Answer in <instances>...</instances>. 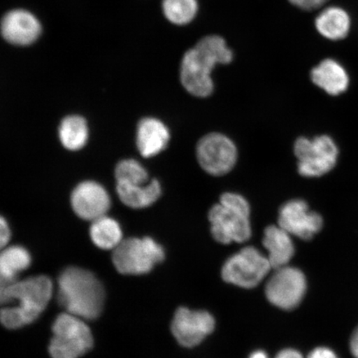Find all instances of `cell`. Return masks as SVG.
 Masks as SVG:
<instances>
[{
	"instance_id": "obj_7",
	"label": "cell",
	"mask_w": 358,
	"mask_h": 358,
	"mask_svg": "<svg viewBox=\"0 0 358 358\" xmlns=\"http://www.w3.org/2000/svg\"><path fill=\"white\" fill-rule=\"evenodd\" d=\"M294 152L298 159L301 176L316 178L328 173L337 164L338 149L332 138L320 136L313 140L299 138L294 143Z\"/></svg>"
},
{
	"instance_id": "obj_16",
	"label": "cell",
	"mask_w": 358,
	"mask_h": 358,
	"mask_svg": "<svg viewBox=\"0 0 358 358\" xmlns=\"http://www.w3.org/2000/svg\"><path fill=\"white\" fill-rule=\"evenodd\" d=\"M290 234L280 226H268L264 232L263 245L268 250V259L276 270L288 265L294 254Z\"/></svg>"
},
{
	"instance_id": "obj_5",
	"label": "cell",
	"mask_w": 358,
	"mask_h": 358,
	"mask_svg": "<svg viewBox=\"0 0 358 358\" xmlns=\"http://www.w3.org/2000/svg\"><path fill=\"white\" fill-rule=\"evenodd\" d=\"M49 345L52 358H79L91 350L93 336L84 320L69 313H61L52 326Z\"/></svg>"
},
{
	"instance_id": "obj_14",
	"label": "cell",
	"mask_w": 358,
	"mask_h": 358,
	"mask_svg": "<svg viewBox=\"0 0 358 358\" xmlns=\"http://www.w3.org/2000/svg\"><path fill=\"white\" fill-rule=\"evenodd\" d=\"M0 30L4 40L16 46H29L42 34V25L32 13L13 10L3 16Z\"/></svg>"
},
{
	"instance_id": "obj_20",
	"label": "cell",
	"mask_w": 358,
	"mask_h": 358,
	"mask_svg": "<svg viewBox=\"0 0 358 358\" xmlns=\"http://www.w3.org/2000/svg\"><path fill=\"white\" fill-rule=\"evenodd\" d=\"M90 236L93 243L102 250H115L123 241L120 224L106 215L92 222Z\"/></svg>"
},
{
	"instance_id": "obj_15",
	"label": "cell",
	"mask_w": 358,
	"mask_h": 358,
	"mask_svg": "<svg viewBox=\"0 0 358 358\" xmlns=\"http://www.w3.org/2000/svg\"><path fill=\"white\" fill-rule=\"evenodd\" d=\"M170 140L168 127L159 120L145 118L138 124L136 144L141 155L151 158L166 149Z\"/></svg>"
},
{
	"instance_id": "obj_23",
	"label": "cell",
	"mask_w": 358,
	"mask_h": 358,
	"mask_svg": "<svg viewBox=\"0 0 358 358\" xmlns=\"http://www.w3.org/2000/svg\"><path fill=\"white\" fill-rule=\"evenodd\" d=\"M163 11L167 20L174 24H189L198 12L196 0H163Z\"/></svg>"
},
{
	"instance_id": "obj_22",
	"label": "cell",
	"mask_w": 358,
	"mask_h": 358,
	"mask_svg": "<svg viewBox=\"0 0 358 358\" xmlns=\"http://www.w3.org/2000/svg\"><path fill=\"white\" fill-rule=\"evenodd\" d=\"M30 265V254L22 246H10L0 252V273L8 280H17V275Z\"/></svg>"
},
{
	"instance_id": "obj_25",
	"label": "cell",
	"mask_w": 358,
	"mask_h": 358,
	"mask_svg": "<svg viewBox=\"0 0 358 358\" xmlns=\"http://www.w3.org/2000/svg\"><path fill=\"white\" fill-rule=\"evenodd\" d=\"M289 1L303 10L312 11L319 10L329 0H289Z\"/></svg>"
},
{
	"instance_id": "obj_2",
	"label": "cell",
	"mask_w": 358,
	"mask_h": 358,
	"mask_svg": "<svg viewBox=\"0 0 358 358\" xmlns=\"http://www.w3.org/2000/svg\"><path fill=\"white\" fill-rule=\"evenodd\" d=\"M105 298L100 280L84 268H66L58 278V301L67 313L80 319H97L104 307Z\"/></svg>"
},
{
	"instance_id": "obj_27",
	"label": "cell",
	"mask_w": 358,
	"mask_h": 358,
	"mask_svg": "<svg viewBox=\"0 0 358 358\" xmlns=\"http://www.w3.org/2000/svg\"><path fill=\"white\" fill-rule=\"evenodd\" d=\"M15 281L8 280L0 273V306H8L10 303L8 298V289Z\"/></svg>"
},
{
	"instance_id": "obj_10",
	"label": "cell",
	"mask_w": 358,
	"mask_h": 358,
	"mask_svg": "<svg viewBox=\"0 0 358 358\" xmlns=\"http://www.w3.org/2000/svg\"><path fill=\"white\" fill-rule=\"evenodd\" d=\"M275 271L266 287L268 301L282 310H293L306 294V276L299 268L288 266Z\"/></svg>"
},
{
	"instance_id": "obj_11",
	"label": "cell",
	"mask_w": 358,
	"mask_h": 358,
	"mask_svg": "<svg viewBox=\"0 0 358 358\" xmlns=\"http://www.w3.org/2000/svg\"><path fill=\"white\" fill-rule=\"evenodd\" d=\"M215 328L214 317L207 311H192L179 308L172 322V334L182 346L199 345Z\"/></svg>"
},
{
	"instance_id": "obj_12",
	"label": "cell",
	"mask_w": 358,
	"mask_h": 358,
	"mask_svg": "<svg viewBox=\"0 0 358 358\" xmlns=\"http://www.w3.org/2000/svg\"><path fill=\"white\" fill-rule=\"evenodd\" d=\"M279 226L289 234L302 240H310L323 227V218L319 213L310 211L303 200H291L280 209Z\"/></svg>"
},
{
	"instance_id": "obj_3",
	"label": "cell",
	"mask_w": 358,
	"mask_h": 358,
	"mask_svg": "<svg viewBox=\"0 0 358 358\" xmlns=\"http://www.w3.org/2000/svg\"><path fill=\"white\" fill-rule=\"evenodd\" d=\"M52 292V282L47 276H34L13 282L8 289V301L19 303L0 310V323L8 329H17L32 324L47 308Z\"/></svg>"
},
{
	"instance_id": "obj_9",
	"label": "cell",
	"mask_w": 358,
	"mask_h": 358,
	"mask_svg": "<svg viewBox=\"0 0 358 358\" xmlns=\"http://www.w3.org/2000/svg\"><path fill=\"white\" fill-rule=\"evenodd\" d=\"M196 155L201 168L210 176L217 177L231 172L237 161L234 143L221 133H210L201 138Z\"/></svg>"
},
{
	"instance_id": "obj_6",
	"label": "cell",
	"mask_w": 358,
	"mask_h": 358,
	"mask_svg": "<svg viewBox=\"0 0 358 358\" xmlns=\"http://www.w3.org/2000/svg\"><path fill=\"white\" fill-rule=\"evenodd\" d=\"M164 259L162 246L150 237L123 240L112 257L116 270L127 275L146 274Z\"/></svg>"
},
{
	"instance_id": "obj_29",
	"label": "cell",
	"mask_w": 358,
	"mask_h": 358,
	"mask_svg": "<svg viewBox=\"0 0 358 358\" xmlns=\"http://www.w3.org/2000/svg\"><path fill=\"white\" fill-rule=\"evenodd\" d=\"M275 358H303V356L298 351L293 350V349H285L281 351Z\"/></svg>"
},
{
	"instance_id": "obj_21",
	"label": "cell",
	"mask_w": 358,
	"mask_h": 358,
	"mask_svg": "<svg viewBox=\"0 0 358 358\" xmlns=\"http://www.w3.org/2000/svg\"><path fill=\"white\" fill-rule=\"evenodd\" d=\"M59 137L66 149L71 151L82 149L88 140L86 120L78 115L67 116L61 123Z\"/></svg>"
},
{
	"instance_id": "obj_4",
	"label": "cell",
	"mask_w": 358,
	"mask_h": 358,
	"mask_svg": "<svg viewBox=\"0 0 358 358\" xmlns=\"http://www.w3.org/2000/svg\"><path fill=\"white\" fill-rule=\"evenodd\" d=\"M250 205L243 196L225 192L208 213L214 239L222 244L243 243L252 236Z\"/></svg>"
},
{
	"instance_id": "obj_30",
	"label": "cell",
	"mask_w": 358,
	"mask_h": 358,
	"mask_svg": "<svg viewBox=\"0 0 358 358\" xmlns=\"http://www.w3.org/2000/svg\"><path fill=\"white\" fill-rule=\"evenodd\" d=\"M350 348L353 357L358 358V328L352 336Z\"/></svg>"
},
{
	"instance_id": "obj_18",
	"label": "cell",
	"mask_w": 358,
	"mask_h": 358,
	"mask_svg": "<svg viewBox=\"0 0 358 358\" xmlns=\"http://www.w3.org/2000/svg\"><path fill=\"white\" fill-rule=\"evenodd\" d=\"M116 192L120 199L127 207L141 209L154 204L159 199L162 189L160 182L153 179L145 185L116 183Z\"/></svg>"
},
{
	"instance_id": "obj_13",
	"label": "cell",
	"mask_w": 358,
	"mask_h": 358,
	"mask_svg": "<svg viewBox=\"0 0 358 358\" xmlns=\"http://www.w3.org/2000/svg\"><path fill=\"white\" fill-rule=\"evenodd\" d=\"M71 207L83 220L95 221L109 211L108 192L99 183L87 181L80 183L71 196Z\"/></svg>"
},
{
	"instance_id": "obj_8",
	"label": "cell",
	"mask_w": 358,
	"mask_h": 358,
	"mask_svg": "<svg viewBox=\"0 0 358 358\" xmlns=\"http://www.w3.org/2000/svg\"><path fill=\"white\" fill-rule=\"evenodd\" d=\"M270 262L257 248L248 246L227 259L222 279L245 289L256 287L271 270Z\"/></svg>"
},
{
	"instance_id": "obj_26",
	"label": "cell",
	"mask_w": 358,
	"mask_h": 358,
	"mask_svg": "<svg viewBox=\"0 0 358 358\" xmlns=\"http://www.w3.org/2000/svg\"><path fill=\"white\" fill-rule=\"evenodd\" d=\"M11 231L6 219L0 216V252L6 248L10 241Z\"/></svg>"
},
{
	"instance_id": "obj_1",
	"label": "cell",
	"mask_w": 358,
	"mask_h": 358,
	"mask_svg": "<svg viewBox=\"0 0 358 358\" xmlns=\"http://www.w3.org/2000/svg\"><path fill=\"white\" fill-rule=\"evenodd\" d=\"M234 53L217 35L201 38L183 56L180 66L182 87L196 97H208L213 92V70L217 64H228Z\"/></svg>"
},
{
	"instance_id": "obj_17",
	"label": "cell",
	"mask_w": 358,
	"mask_h": 358,
	"mask_svg": "<svg viewBox=\"0 0 358 358\" xmlns=\"http://www.w3.org/2000/svg\"><path fill=\"white\" fill-rule=\"evenodd\" d=\"M311 79L316 86L331 96H338L345 92L349 86L346 70L334 59L321 62L312 70Z\"/></svg>"
},
{
	"instance_id": "obj_24",
	"label": "cell",
	"mask_w": 358,
	"mask_h": 358,
	"mask_svg": "<svg viewBox=\"0 0 358 358\" xmlns=\"http://www.w3.org/2000/svg\"><path fill=\"white\" fill-rule=\"evenodd\" d=\"M115 176L117 183L145 185L149 180L146 169L134 159L120 161L115 168Z\"/></svg>"
},
{
	"instance_id": "obj_28",
	"label": "cell",
	"mask_w": 358,
	"mask_h": 358,
	"mask_svg": "<svg viewBox=\"0 0 358 358\" xmlns=\"http://www.w3.org/2000/svg\"><path fill=\"white\" fill-rule=\"evenodd\" d=\"M308 358H338L335 353L327 348H317L310 352Z\"/></svg>"
},
{
	"instance_id": "obj_19",
	"label": "cell",
	"mask_w": 358,
	"mask_h": 358,
	"mask_svg": "<svg viewBox=\"0 0 358 358\" xmlns=\"http://www.w3.org/2000/svg\"><path fill=\"white\" fill-rule=\"evenodd\" d=\"M315 26L322 36L336 41L347 37L350 30L351 21L348 13L343 8L329 7L317 17Z\"/></svg>"
},
{
	"instance_id": "obj_31",
	"label": "cell",
	"mask_w": 358,
	"mask_h": 358,
	"mask_svg": "<svg viewBox=\"0 0 358 358\" xmlns=\"http://www.w3.org/2000/svg\"><path fill=\"white\" fill-rule=\"evenodd\" d=\"M250 358H268V357L265 352H263L262 351H257L252 353V355H250Z\"/></svg>"
}]
</instances>
